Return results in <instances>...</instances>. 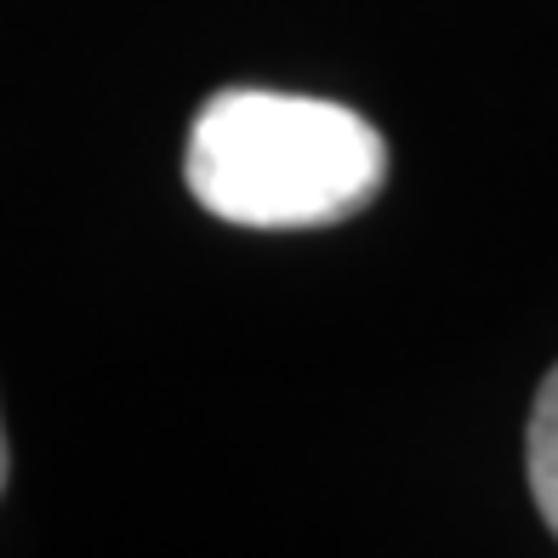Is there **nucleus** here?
<instances>
[{"label": "nucleus", "instance_id": "f257e3e1", "mask_svg": "<svg viewBox=\"0 0 558 558\" xmlns=\"http://www.w3.org/2000/svg\"><path fill=\"white\" fill-rule=\"evenodd\" d=\"M183 177L234 228H325L376 199L388 143L365 114L325 97L234 86L194 114Z\"/></svg>", "mask_w": 558, "mask_h": 558}, {"label": "nucleus", "instance_id": "f03ea898", "mask_svg": "<svg viewBox=\"0 0 558 558\" xmlns=\"http://www.w3.org/2000/svg\"><path fill=\"white\" fill-rule=\"evenodd\" d=\"M524 468H530V496H536L547 530L558 536V365L547 371V383L536 393V411H530Z\"/></svg>", "mask_w": 558, "mask_h": 558}, {"label": "nucleus", "instance_id": "7ed1b4c3", "mask_svg": "<svg viewBox=\"0 0 558 558\" xmlns=\"http://www.w3.org/2000/svg\"><path fill=\"white\" fill-rule=\"evenodd\" d=\"M0 490H7V427H0Z\"/></svg>", "mask_w": 558, "mask_h": 558}]
</instances>
